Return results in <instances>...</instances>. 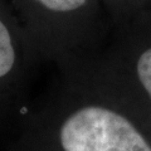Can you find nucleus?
<instances>
[{"label": "nucleus", "instance_id": "obj_3", "mask_svg": "<svg viewBox=\"0 0 151 151\" xmlns=\"http://www.w3.org/2000/svg\"><path fill=\"white\" fill-rule=\"evenodd\" d=\"M137 74L146 92L151 98V49L144 52L137 62Z\"/></svg>", "mask_w": 151, "mask_h": 151}, {"label": "nucleus", "instance_id": "obj_2", "mask_svg": "<svg viewBox=\"0 0 151 151\" xmlns=\"http://www.w3.org/2000/svg\"><path fill=\"white\" fill-rule=\"evenodd\" d=\"M15 62V52L10 34L6 27L0 20V77L9 73Z\"/></svg>", "mask_w": 151, "mask_h": 151}, {"label": "nucleus", "instance_id": "obj_1", "mask_svg": "<svg viewBox=\"0 0 151 151\" xmlns=\"http://www.w3.org/2000/svg\"><path fill=\"white\" fill-rule=\"evenodd\" d=\"M64 151H151V146L124 116L97 106L69 116L60 129Z\"/></svg>", "mask_w": 151, "mask_h": 151}, {"label": "nucleus", "instance_id": "obj_4", "mask_svg": "<svg viewBox=\"0 0 151 151\" xmlns=\"http://www.w3.org/2000/svg\"><path fill=\"white\" fill-rule=\"evenodd\" d=\"M37 1L53 12H72L84 5L87 0H37Z\"/></svg>", "mask_w": 151, "mask_h": 151}]
</instances>
